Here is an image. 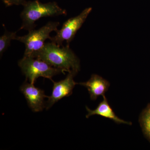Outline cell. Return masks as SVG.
<instances>
[{
    "label": "cell",
    "mask_w": 150,
    "mask_h": 150,
    "mask_svg": "<svg viewBox=\"0 0 150 150\" xmlns=\"http://www.w3.org/2000/svg\"><path fill=\"white\" fill-rule=\"evenodd\" d=\"M30 56L75 75L80 69L79 59L70 48L69 45L59 46L51 42L45 43L40 50L33 53Z\"/></svg>",
    "instance_id": "6da1fadb"
},
{
    "label": "cell",
    "mask_w": 150,
    "mask_h": 150,
    "mask_svg": "<svg viewBox=\"0 0 150 150\" xmlns=\"http://www.w3.org/2000/svg\"><path fill=\"white\" fill-rule=\"evenodd\" d=\"M23 6L20 15L22 23L19 30H33L36 26L35 22L42 18L67 14L66 10L60 7L56 2L42 3L35 0L26 1Z\"/></svg>",
    "instance_id": "7a4b0ae2"
},
{
    "label": "cell",
    "mask_w": 150,
    "mask_h": 150,
    "mask_svg": "<svg viewBox=\"0 0 150 150\" xmlns=\"http://www.w3.org/2000/svg\"><path fill=\"white\" fill-rule=\"evenodd\" d=\"M18 65L22 73L29 82L34 84L38 78L42 77L50 79L54 76L65 71L52 67L40 59L28 56L24 57L18 62Z\"/></svg>",
    "instance_id": "3957f363"
},
{
    "label": "cell",
    "mask_w": 150,
    "mask_h": 150,
    "mask_svg": "<svg viewBox=\"0 0 150 150\" xmlns=\"http://www.w3.org/2000/svg\"><path fill=\"white\" fill-rule=\"evenodd\" d=\"M60 25L59 22L50 21L38 29L28 31L27 35L18 36L15 40L24 43L25 46L24 57H28L34 52L40 50L45 44V40L51 39L50 33L56 32Z\"/></svg>",
    "instance_id": "277c9868"
},
{
    "label": "cell",
    "mask_w": 150,
    "mask_h": 150,
    "mask_svg": "<svg viewBox=\"0 0 150 150\" xmlns=\"http://www.w3.org/2000/svg\"><path fill=\"white\" fill-rule=\"evenodd\" d=\"M92 8L85 9L77 16L71 18L65 21L61 29L56 32V35L51 37L50 40L52 43L59 46H63V42L66 41L67 45L74 38L77 32L82 26L88 16L91 12Z\"/></svg>",
    "instance_id": "5b68a950"
},
{
    "label": "cell",
    "mask_w": 150,
    "mask_h": 150,
    "mask_svg": "<svg viewBox=\"0 0 150 150\" xmlns=\"http://www.w3.org/2000/svg\"><path fill=\"white\" fill-rule=\"evenodd\" d=\"M74 74L69 73L64 79L54 83L53 91L51 96H48V100L46 102L47 110L51 108L55 103L66 97L70 96L72 94L73 89L78 83L74 80Z\"/></svg>",
    "instance_id": "8992f818"
},
{
    "label": "cell",
    "mask_w": 150,
    "mask_h": 150,
    "mask_svg": "<svg viewBox=\"0 0 150 150\" xmlns=\"http://www.w3.org/2000/svg\"><path fill=\"white\" fill-rule=\"evenodd\" d=\"M20 90L33 112H40L46 108L44 98L48 96H46L43 90L26 81L21 86Z\"/></svg>",
    "instance_id": "52a82bcc"
},
{
    "label": "cell",
    "mask_w": 150,
    "mask_h": 150,
    "mask_svg": "<svg viewBox=\"0 0 150 150\" xmlns=\"http://www.w3.org/2000/svg\"><path fill=\"white\" fill-rule=\"evenodd\" d=\"M78 84L86 88L92 100H95L100 96H104L110 86L108 81L96 74L92 75L91 78L87 81L78 83Z\"/></svg>",
    "instance_id": "ba28073f"
},
{
    "label": "cell",
    "mask_w": 150,
    "mask_h": 150,
    "mask_svg": "<svg viewBox=\"0 0 150 150\" xmlns=\"http://www.w3.org/2000/svg\"><path fill=\"white\" fill-rule=\"evenodd\" d=\"M103 98V100L100 103L95 110H91L87 106H86V109L88 112L86 118H88L92 115H97L111 119L116 123H124L128 125L132 124L131 122L124 121L117 117L108 104L106 97L104 96Z\"/></svg>",
    "instance_id": "9c48e42d"
},
{
    "label": "cell",
    "mask_w": 150,
    "mask_h": 150,
    "mask_svg": "<svg viewBox=\"0 0 150 150\" xmlns=\"http://www.w3.org/2000/svg\"><path fill=\"white\" fill-rule=\"evenodd\" d=\"M4 28L5 29L4 33L0 37V55L1 57L10 45L12 40H14L17 36V32H9L7 31L5 27Z\"/></svg>",
    "instance_id": "30bf717a"
},
{
    "label": "cell",
    "mask_w": 150,
    "mask_h": 150,
    "mask_svg": "<svg viewBox=\"0 0 150 150\" xmlns=\"http://www.w3.org/2000/svg\"><path fill=\"white\" fill-rule=\"evenodd\" d=\"M142 122L145 133L150 138V108L143 115Z\"/></svg>",
    "instance_id": "8fae6325"
},
{
    "label": "cell",
    "mask_w": 150,
    "mask_h": 150,
    "mask_svg": "<svg viewBox=\"0 0 150 150\" xmlns=\"http://www.w3.org/2000/svg\"><path fill=\"white\" fill-rule=\"evenodd\" d=\"M6 6L9 7L13 5H22L26 2L25 0H2Z\"/></svg>",
    "instance_id": "7c38bea8"
}]
</instances>
